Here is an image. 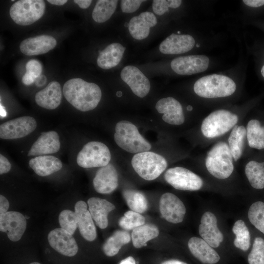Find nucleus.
I'll return each mask as SVG.
<instances>
[{
	"label": "nucleus",
	"instance_id": "c03bdc74",
	"mask_svg": "<svg viewBox=\"0 0 264 264\" xmlns=\"http://www.w3.org/2000/svg\"><path fill=\"white\" fill-rule=\"evenodd\" d=\"M11 164L9 160L1 154H0V174L2 175L9 172Z\"/></svg>",
	"mask_w": 264,
	"mask_h": 264
},
{
	"label": "nucleus",
	"instance_id": "e433bc0d",
	"mask_svg": "<svg viewBox=\"0 0 264 264\" xmlns=\"http://www.w3.org/2000/svg\"><path fill=\"white\" fill-rule=\"evenodd\" d=\"M248 216L250 222L264 234V203L262 201L253 203L249 209Z\"/></svg>",
	"mask_w": 264,
	"mask_h": 264
},
{
	"label": "nucleus",
	"instance_id": "49530a36",
	"mask_svg": "<svg viewBox=\"0 0 264 264\" xmlns=\"http://www.w3.org/2000/svg\"><path fill=\"white\" fill-rule=\"evenodd\" d=\"M243 3L247 6L258 7L264 5V0H243Z\"/></svg>",
	"mask_w": 264,
	"mask_h": 264
},
{
	"label": "nucleus",
	"instance_id": "aec40b11",
	"mask_svg": "<svg viewBox=\"0 0 264 264\" xmlns=\"http://www.w3.org/2000/svg\"><path fill=\"white\" fill-rule=\"evenodd\" d=\"M195 44V41L191 35L173 33L161 43L159 49L165 54H178L190 51Z\"/></svg>",
	"mask_w": 264,
	"mask_h": 264
},
{
	"label": "nucleus",
	"instance_id": "2f4dec72",
	"mask_svg": "<svg viewBox=\"0 0 264 264\" xmlns=\"http://www.w3.org/2000/svg\"><path fill=\"white\" fill-rule=\"evenodd\" d=\"M246 136L250 147L258 150L264 148V126L256 119L250 120L246 127Z\"/></svg>",
	"mask_w": 264,
	"mask_h": 264
},
{
	"label": "nucleus",
	"instance_id": "a878e982",
	"mask_svg": "<svg viewBox=\"0 0 264 264\" xmlns=\"http://www.w3.org/2000/svg\"><path fill=\"white\" fill-rule=\"evenodd\" d=\"M88 211L96 225L101 229L106 228L108 225V216L115 206L105 199L92 197L88 200Z\"/></svg>",
	"mask_w": 264,
	"mask_h": 264
},
{
	"label": "nucleus",
	"instance_id": "9b49d317",
	"mask_svg": "<svg viewBox=\"0 0 264 264\" xmlns=\"http://www.w3.org/2000/svg\"><path fill=\"white\" fill-rule=\"evenodd\" d=\"M159 210L162 217L172 223L182 222L186 213V208L182 201L171 193L163 194L159 200Z\"/></svg>",
	"mask_w": 264,
	"mask_h": 264
},
{
	"label": "nucleus",
	"instance_id": "393cba45",
	"mask_svg": "<svg viewBox=\"0 0 264 264\" xmlns=\"http://www.w3.org/2000/svg\"><path fill=\"white\" fill-rule=\"evenodd\" d=\"M188 246L192 255L203 264H215L220 260L218 253L202 239L192 237Z\"/></svg>",
	"mask_w": 264,
	"mask_h": 264
},
{
	"label": "nucleus",
	"instance_id": "0eeeda50",
	"mask_svg": "<svg viewBox=\"0 0 264 264\" xmlns=\"http://www.w3.org/2000/svg\"><path fill=\"white\" fill-rule=\"evenodd\" d=\"M45 4L43 0H20L15 2L9 10L10 16L17 24L30 25L44 15Z\"/></svg>",
	"mask_w": 264,
	"mask_h": 264
},
{
	"label": "nucleus",
	"instance_id": "c85d7f7f",
	"mask_svg": "<svg viewBox=\"0 0 264 264\" xmlns=\"http://www.w3.org/2000/svg\"><path fill=\"white\" fill-rule=\"evenodd\" d=\"M159 235L157 227L151 223L144 224L133 229L132 240L133 245L140 248L147 245V242L157 237Z\"/></svg>",
	"mask_w": 264,
	"mask_h": 264
},
{
	"label": "nucleus",
	"instance_id": "6ab92c4d",
	"mask_svg": "<svg viewBox=\"0 0 264 264\" xmlns=\"http://www.w3.org/2000/svg\"><path fill=\"white\" fill-rule=\"evenodd\" d=\"M57 44L52 36L42 35L26 38L21 42L20 49L22 53L28 56L46 53L53 49Z\"/></svg>",
	"mask_w": 264,
	"mask_h": 264
},
{
	"label": "nucleus",
	"instance_id": "8fccbe9b",
	"mask_svg": "<svg viewBox=\"0 0 264 264\" xmlns=\"http://www.w3.org/2000/svg\"><path fill=\"white\" fill-rule=\"evenodd\" d=\"M47 82V79L45 75L41 74L36 80L35 84L36 86L41 87L44 86Z\"/></svg>",
	"mask_w": 264,
	"mask_h": 264
},
{
	"label": "nucleus",
	"instance_id": "c9c22d12",
	"mask_svg": "<svg viewBox=\"0 0 264 264\" xmlns=\"http://www.w3.org/2000/svg\"><path fill=\"white\" fill-rule=\"evenodd\" d=\"M232 231L236 235L234 241L235 246L243 251L247 250L250 246V236L244 222L242 220L236 221L234 224Z\"/></svg>",
	"mask_w": 264,
	"mask_h": 264
},
{
	"label": "nucleus",
	"instance_id": "37998d69",
	"mask_svg": "<svg viewBox=\"0 0 264 264\" xmlns=\"http://www.w3.org/2000/svg\"><path fill=\"white\" fill-rule=\"evenodd\" d=\"M144 1L143 0H122L120 1L121 10L124 13H133L139 8L141 4Z\"/></svg>",
	"mask_w": 264,
	"mask_h": 264
},
{
	"label": "nucleus",
	"instance_id": "79ce46f5",
	"mask_svg": "<svg viewBox=\"0 0 264 264\" xmlns=\"http://www.w3.org/2000/svg\"><path fill=\"white\" fill-rule=\"evenodd\" d=\"M25 68L26 72L36 79L41 75L43 69L41 63L34 59L30 60L27 62Z\"/></svg>",
	"mask_w": 264,
	"mask_h": 264
},
{
	"label": "nucleus",
	"instance_id": "423d86ee",
	"mask_svg": "<svg viewBox=\"0 0 264 264\" xmlns=\"http://www.w3.org/2000/svg\"><path fill=\"white\" fill-rule=\"evenodd\" d=\"M238 119L236 114L229 110L223 109L215 110L203 120L201 132L207 138L220 136L233 128Z\"/></svg>",
	"mask_w": 264,
	"mask_h": 264
},
{
	"label": "nucleus",
	"instance_id": "4be33fe9",
	"mask_svg": "<svg viewBox=\"0 0 264 264\" xmlns=\"http://www.w3.org/2000/svg\"><path fill=\"white\" fill-rule=\"evenodd\" d=\"M155 15L149 12H144L132 17L128 23L131 35L136 40H143L149 35L150 28L157 23Z\"/></svg>",
	"mask_w": 264,
	"mask_h": 264
},
{
	"label": "nucleus",
	"instance_id": "6e6552de",
	"mask_svg": "<svg viewBox=\"0 0 264 264\" xmlns=\"http://www.w3.org/2000/svg\"><path fill=\"white\" fill-rule=\"evenodd\" d=\"M111 159L108 147L98 141H91L86 144L78 153L76 161L84 168L102 167L107 165Z\"/></svg>",
	"mask_w": 264,
	"mask_h": 264
},
{
	"label": "nucleus",
	"instance_id": "5701e85b",
	"mask_svg": "<svg viewBox=\"0 0 264 264\" xmlns=\"http://www.w3.org/2000/svg\"><path fill=\"white\" fill-rule=\"evenodd\" d=\"M87 208V203L80 200L75 204V212L81 235L85 239L91 242L96 237V230L91 215Z\"/></svg>",
	"mask_w": 264,
	"mask_h": 264
},
{
	"label": "nucleus",
	"instance_id": "20e7f679",
	"mask_svg": "<svg viewBox=\"0 0 264 264\" xmlns=\"http://www.w3.org/2000/svg\"><path fill=\"white\" fill-rule=\"evenodd\" d=\"M233 156L229 146L224 142H219L208 152L205 166L208 171L219 179H225L234 170Z\"/></svg>",
	"mask_w": 264,
	"mask_h": 264
},
{
	"label": "nucleus",
	"instance_id": "7c9ffc66",
	"mask_svg": "<svg viewBox=\"0 0 264 264\" xmlns=\"http://www.w3.org/2000/svg\"><path fill=\"white\" fill-rule=\"evenodd\" d=\"M246 135V130L244 126L236 125L228 137V146L235 161H238L242 154Z\"/></svg>",
	"mask_w": 264,
	"mask_h": 264
},
{
	"label": "nucleus",
	"instance_id": "a18cd8bd",
	"mask_svg": "<svg viewBox=\"0 0 264 264\" xmlns=\"http://www.w3.org/2000/svg\"><path fill=\"white\" fill-rule=\"evenodd\" d=\"M9 207V203L7 198L2 195L0 196V214L7 212Z\"/></svg>",
	"mask_w": 264,
	"mask_h": 264
},
{
	"label": "nucleus",
	"instance_id": "1a4fd4ad",
	"mask_svg": "<svg viewBox=\"0 0 264 264\" xmlns=\"http://www.w3.org/2000/svg\"><path fill=\"white\" fill-rule=\"evenodd\" d=\"M164 178L174 188L180 190H198L203 184L202 179L198 176L181 167L168 169L164 174Z\"/></svg>",
	"mask_w": 264,
	"mask_h": 264
},
{
	"label": "nucleus",
	"instance_id": "603ef678",
	"mask_svg": "<svg viewBox=\"0 0 264 264\" xmlns=\"http://www.w3.org/2000/svg\"><path fill=\"white\" fill-rule=\"evenodd\" d=\"M49 3L56 5H63L67 2V0H47Z\"/></svg>",
	"mask_w": 264,
	"mask_h": 264
},
{
	"label": "nucleus",
	"instance_id": "f3484780",
	"mask_svg": "<svg viewBox=\"0 0 264 264\" xmlns=\"http://www.w3.org/2000/svg\"><path fill=\"white\" fill-rule=\"evenodd\" d=\"M157 111L161 114L163 120L171 125H179L185 121L183 109L180 103L172 97L159 100L155 105Z\"/></svg>",
	"mask_w": 264,
	"mask_h": 264
},
{
	"label": "nucleus",
	"instance_id": "cd10ccee",
	"mask_svg": "<svg viewBox=\"0 0 264 264\" xmlns=\"http://www.w3.org/2000/svg\"><path fill=\"white\" fill-rule=\"evenodd\" d=\"M126 48L117 43L108 45L99 51L97 59L98 66L102 69H108L115 67L120 62Z\"/></svg>",
	"mask_w": 264,
	"mask_h": 264
},
{
	"label": "nucleus",
	"instance_id": "39448f33",
	"mask_svg": "<svg viewBox=\"0 0 264 264\" xmlns=\"http://www.w3.org/2000/svg\"><path fill=\"white\" fill-rule=\"evenodd\" d=\"M131 163L135 172L147 180L156 179L167 167V162L163 156L149 151L136 154Z\"/></svg>",
	"mask_w": 264,
	"mask_h": 264
},
{
	"label": "nucleus",
	"instance_id": "09e8293b",
	"mask_svg": "<svg viewBox=\"0 0 264 264\" xmlns=\"http://www.w3.org/2000/svg\"><path fill=\"white\" fill-rule=\"evenodd\" d=\"M74 2L78 5V6L82 8L86 9L88 8L91 3V0H74Z\"/></svg>",
	"mask_w": 264,
	"mask_h": 264
},
{
	"label": "nucleus",
	"instance_id": "412c9836",
	"mask_svg": "<svg viewBox=\"0 0 264 264\" xmlns=\"http://www.w3.org/2000/svg\"><path fill=\"white\" fill-rule=\"evenodd\" d=\"M60 148V138L56 132H43L32 144L27 155L31 156L52 154L58 152Z\"/></svg>",
	"mask_w": 264,
	"mask_h": 264
},
{
	"label": "nucleus",
	"instance_id": "ea45409f",
	"mask_svg": "<svg viewBox=\"0 0 264 264\" xmlns=\"http://www.w3.org/2000/svg\"><path fill=\"white\" fill-rule=\"evenodd\" d=\"M249 264H264V240L256 238L252 250L248 256Z\"/></svg>",
	"mask_w": 264,
	"mask_h": 264
},
{
	"label": "nucleus",
	"instance_id": "4468645a",
	"mask_svg": "<svg viewBox=\"0 0 264 264\" xmlns=\"http://www.w3.org/2000/svg\"><path fill=\"white\" fill-rule=\"evenodd\" d=\"M120 76L136 96L143 98L148 94L151 88L150 82L137 67L126 66L122 70Z\"/></svg>",
	"mask_w": 264,
	"mask_h": 264
},
{
	"label": "nucleus",
	"instance_id": "864d4df0",
	"mask_svg": "<svg viewBox=\"0 0 264 264\" xmlns=\"http://www.w3.org/2000/svg\"><path fill=\"white\" fill-rule=\"evenodd\" d=\"M161 264H187L183 262L177 260H170L163 262Z\"/></svg>",
	"mask_w": 264,
	"mask_h": 264
},
{
	"label": "nucleus",
	"instance_id": "58836bf2",
	"mask_svg": "<svg viewBox=\"0 0 264 264\" xmlns=\"http://www.w3.org/2000/svg\"><path fill=\"white\" fill-rule=\"evenodd\" d=\"M61 228L73 234L78 227L77 218L75 212L70 210H63L59 216Z\"/></svg>",
	"mask_w": 264,
	"mask_h": 264
},
{
	"label": "nucleus",
	"instance_id": "dca6fc26",
	"mask_svg": "<svg viewBox=\"0 0 264 264\" xmlns=\"http://www.w3.org/2000/svg\"><path fill=\"white\" fill-rule=\"evenodd\" d=\"M198 231L202 239L212 247H218L223 241V234L218 227L217 218L211 212L202 215Z\"/></svg>",
	"mask_w": 264,
	"mask_h": 264
},
{
	"label": "nucleus",
	"instance_id": "7ed1b4c3",
	"mask_svg": "<svg viewBox=\"0 0 264 264\" xmlns=\"http://www.w3.org/2000/svg\"><path fill=\"white\" fill-rule=\"evenodd\" d=\"M115 142L126 151L136 154L151 149V145L140 134L137 128L130 121H119L115 126Z\"/></svg>",
	"mask_w": 264,
	"mask_h": 264
},
{
	"label": "nucleus",
	"instance_id": "6e6d98bb",
	"mask_svg": "<svg viewBox=\"0 0 264 264\" xmlns=\"http://www.w3.org/2000/svg\"><path fill=\"white\" fill-rule=\"evenodd\" d=\"M261 74H262V76L264 78V65L263 66V67H262V68L261 69Z\"/></svg>",
	"mask_w": 264,
	"mask_h": 264
},
{
	"label": "nucleus",
	"instance_id": "bb28decb",
	"mask_svg": "<svg viewBox=\"0 0 264 264\" xmlns=\"http://www.w3.org/2000/svg\"><path fill=\"white\" fill-rule=\"evenodd\" d=\"M29 166L39 176H45L60 170L62 163L58 158L52 155H39L31 159Z\"/></svg>",
	"mask_w": 264,
	"mask_h": 264
},
{
	"label": "nucleus",
	"instance_id": "473e14b6",
	"mask_svg": "<svg viewBox=\"0 0 264 264\" xmlns=\"http://www.w3.org/2000/svg\"><path fill=\"white\" fill-rule=\"evenodd\" d=\"M245 173L250 184L254 188H264V162L251 160L246 165Z\"/></svg>",
	"mask_w": 264,
	"mask_h": 264
},
{
	"label": "nucleus",
	"instance_id": "9d476101",
	"mask_svg": "<svg viewBox=\"0 0 264 264\" xmlns=\"http://www.w3.org/2000/svg\"><path fill=\"white\" fill-rule=\"evenodd\" d=\"M36 120L29 116H24L8 120L0 125V137L14 139L25 137L37 128Z\"/></svg>",
	"mask_w": 264,
	"mask_h": 264
},
{
	"label": "nucleus",
	"instance_id": "2eb2a0df",
	"mask_svg": "<svg viewBox=\"0 0 264 264\" xmlns=\"http://www.w3.org/2000/svg\"><path fill=\"white\" fill-rule=\"evenodd\" d=\"M47 239L51 247L63 255L72 257L78 252V247L72 235L61 228L51 230Z\"/></svg>",
	"mask_w": 264,
	"mask_h": 264
},
{
	"label": "nucleus",
	"instance_id": "f704fd0d",
	"mask_svg": "<svg viewBox=\"0 0 264 264\" xmlns=\"http://www.w3.org/2000/svg\"><path fill=\"white\" fill-rule=\"evenodd\" d=\"M123 195L127 205L132 211L141 214L147 210L148 201L141 192L127 189L123 191Z\"/></svg>",
	"mask_w": 264,
	"mask_h": 264
},
{
	"label": "nucleus",
	"instance_id": "a19ab883",
	"mask_svg": "<svg viewBox=\"0 0 264 264\" xmlns=\"http://www.w3.org/2000/svg\"><path fill=\"white\" fill-rule=\"evenodd\" d=\"M180 0H154L153 1L152 8L154 13L162 15L168 11L169 7L176 8L181 4Z\"/></svg>",
	"mask_w": 264,
	"mask_h": 264
},
{
	"label": "nucleus",
	"instance_id": "b1692460",
	"mask_svg": "<svg viewBox=\"0 0 264 264\" xmlns=\"http://www.w3.org/2000/svg\"><path fill=\"white\" fill-rule=\"evenodd\" d=\"M62 97L60 83L57 81H51L45 88L36 93L35 100L40 107L47 110H54L60 105Z\"/></svg>",
	"mask_w": 264,
	"mask_h": 264
},
{
	"label": "nucleus",
	"instance_id": "ddd939ff",
	"mask_svg": "<svg viewBox=\"0 0 264 264\" xmlns=\"http://www.w3.org/2000/svg\"><path fill=\"white\" fill-rule=\"evenodd\" d=\"M26 227L25 216L17 211H7L0 214V231L6 233L12 242L21 239Z\"/></svg>",
	"mask_w": 264,
	"mask_h": 264
},
{
	"label": "nucleus",
	"instance_id": "3c124183",
	"mask_svg": "<svg viewBox=\"0 0 264 264\" xmlns=\"http://www.w3.org/2000/svg\"><path fill=\"white\" fill-rule=\"evenodd\" d=\"M119 264H136L134 259L132 257L129 256L124 260H122Z\"/></svg>",
	"mask_w": 264,
	"mask_h": 264
},
{
	"label": "nucleus",
	"instance_id": "c756f323",
	"mask_svg": "<svg viewBox=\"0 0 264 264\" xmlns=\"http://www.w3.org/2000/svg\"><path fill=\"white\" fill-rule=\"evenodd\" d=\"M131 241L129 233L126 231L117 230L109 237L103 246L106 255L112 257L116 255L122 246Z\"/></svg>",
	"mask_w": 264,
	"mask_h": 264
},
{
	"label": "nucleus",
	"instance_id": "5fc2aeb1",
	"mask_svg": "<svg viewBox=\"0 0 264 264\" xmlns=\"http://www.w3.org/2000/svg\"><path fill=\"white\" fill-rule=\"evenodd\" d=\"M0 116H1V117H4L6 116V111L4 109V108H3V107H2L1 106V105H0Z\"/></svg>",
	"mask_w": 264,
	"mask_h": 264
},
{
	"label": "nucleus",
	"instance_id": "de8ad7c7",
	"mask_svg": "<svg viewBox=\"0 0 264 264\" xmlns=\"http://www.w3.org/2000/svg\"><path fill=\"white\" fill-rule=\"evenodd\" d=\"M36 79L25 72L22 77V82L25 85H30L35 82Z\"/></svg>",
	"mask_w": 264,
	"mask_h": 264
},
{
	"label": "nucleus",
	"instance_id": "f8f14e48",
	"mask_svg": "<svg viewBox=\"0 0 264 264\" xmlns=\"http://www.w3.org/2000/svg\"><path fill=\"white\" fill-rule=\"evenodd\" d=\"M209 59L205 55L181 56L171 63L173 70L179 75H192L205 71L209 66Z\"/></svg>",
	"mask_w": 264,
	"mask_h": 264
},
{
	"label": "nucleus",
	"instance_id": "4d7b16f0",
	"mask_svg": "<svg viewBox=\"0 0 264 264\" xmlns=\"http://www.w3.org/2000/svg\"><path fill=\"white\" fill-rule=\"evenodd\" d=\"M30 264H41L39 263L35 262H32V263H30Z\"/></svg>",
	"mask_w": 264,
	"mask_h": 264
},
{
	"label": "nucleus",
	"instance_id": "f257e3e1",
	"mask_svg": "<svg viewBox=\"0 0 264 264\" xmlns=\"http://www.w3.org/2000/svg\"><path fill=\"white\" fill-rule=\"evenodd\" d=\"M63 93L66 100L81 111L94 109L100 101L102 92L96 84L79 78H72L64 85Z\"/></svg>",
	"mask_w": 264,
	"mask_h": 264
},
{
	"label": "nucleus",
	"instance_id": "f03ea898",
	"mask_svg": "<svg viewBox=\"0 0 264 264\" xmlns=\"http://www.w3.org/2000/svg\"><path fill=\"white\" fill-rule=\"evenodd\" d=\"M236 89L235 82L229 77L213 74L198 79L194 85V90L199 96L216 98L229 96Z\"/></svg>",
	"mask_w": 264,
	"mask_h": 264
},
{
	"label": "nucleus",
	"instance_id": "4c0bfd02",
	"mask_svg": "<svg viewBox=\"0 0 264 264\" xmlns=\"http://www.w3.org/2000/svg\"><path fill=\"white\" fill-rule=\"evenodd\" d=\"M145 219L140 213L128 211L119 220V226L125 230H132L145 224Z\"/></svg>",
	"mask_w": 264,
	"mask_h": 264
},
{
	"label": "nucleus",
	"instance_id": "a211bd4d",
	"mask_svg": "<svg viewBox=\"0 0 264 264\" xmlns=\"http://www.w3.org/2000/svg\"><path fill=\"white\" fill-rule=\"evenodd\" d=\"M118 185V174L111 164L100 167L93 180L95 190L101 194H109L115 190Z\"/></svg>",
	"mask_w": 264,
	"mask_h": 264
},
{
	"label": "nucleus",
	"instance_id": "72a5a7b5",
	"mask_svg": "<svg viewBox=\"0 0 264 264\" xmlns=\"http://www.w3.org/2000/svg\"><path fill=\"white\" fill-rule=\"evenodd\" d=\"M118 0H99L92 12V17L96 22L103 23L108 21L115 12Z\"/></svg>",
	"mask_w": 264,
	"mask_h": 264
}]
</instances>
